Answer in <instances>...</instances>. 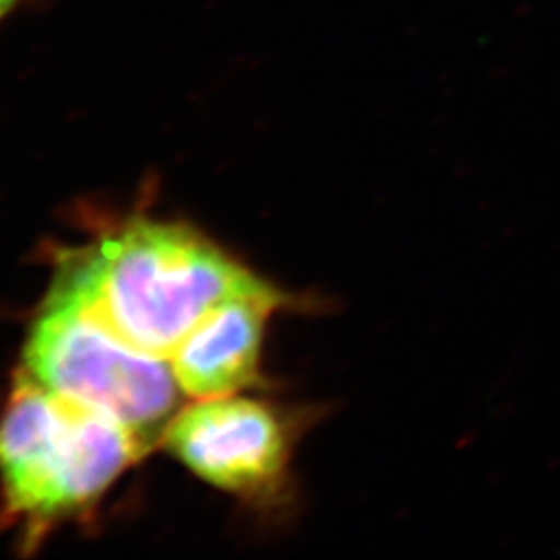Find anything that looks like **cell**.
Segmentation results:
<instances>
[{"instance_id":"obj_1","label":"cell","mask_w":560,"mask_h":560,"mask_svg":"<svg viewBox=\"0 0 560 560\" xmlns=\"http://www.w3.org/2000/svg\"><path fill=\"white\" fill-rule=\"evenodd\" d=\"M55 275L127 345L166 361L214 305L268 282L200 231L152 219L69 252Z\"/></svg>"},{"instance_id":"obj_2","label":"cell","mask_w":560,"mask_h":560,"mask_svg":"<svg viewBox=\"0 0 560 560\" xmlns=\"http://www.w3.org/2000/svg\"><path fill=\"white\" fill-rule=\"evenodd\" d=\"M145 455L119 421L60 397L21 368L0 409L4 523L34 548L60 523L90 513Z\"/></svg>"},{"instance_id":"obj_3","label":"cell","mask_w":560,"mask_h":560,"mask_svg":"<svg viewBox=\"0 0 560 560\" xmlns=\"http://www.w3.org/2000/svg\"><path fill=\"white\" fill-rule=\"evenodd\" d=\"M23 370L60 397L119 421L148 453L179 411L171 361L127 345L59 275L27 330Z\"/></svg>"},{"instance_id":"obj_4","label":"cell","mask_w":560,"mask_h":560,"mask_svg":"<svg viewBox=\"0 0 560 560\" xmlns=\"http://www.w3.org/2000/svg\"><path fill=\"white\" fill-rule=\"evenodd\" d=\"M320 409H287L240 395L198 399L168 421L161 444L194 476L264 513L295 501L293 455Z\"/></svg>"},{"instance_id":"obj_5","label":"cell","mask_w":560,"mask_h":560,"mask_svg":"<svg viewBox=\"0 0 560 560\" xmlns=\"http://www.w3.org/2000/svg\"><path fill=\"white\" fill-rule=\"evenodd\" d=\"M318 307V301L289 293L270 280L258 289L221 301L168 360L180 393L198 400L260 388L266 384L261 351L268 322L282 312Z\"/></svg>"},{"instance_id":"obj_6","label":"cell","mask_w":560,"mask_h":560,"mask_svg":"<svg viewBox=\"0 0 560 560\" xmlns=\"http://www.w3.org/2000/svg\"><path fill=\"white\" fill-rule=\"evenodd\" d=\"M20 0H0V25L18 9Z\"/></svg>"}]
</instances>
